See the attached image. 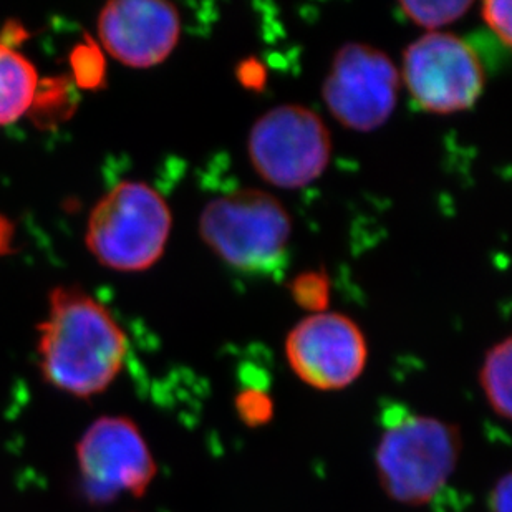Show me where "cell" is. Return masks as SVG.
<instances>
[{
    "mask_svg": "<svg viewBox=\"0 0 512 512\" xmlns=\"http://www.w3.org/2000/svg\"><path fill=\"white\" fill-rule=\"evenodd\" d=\"M49 300L37 343L45 382L72 397L100 395L125 365V332L110 310L83 290L58 287Z\"/></svg>",
    "mask_w": 512,
    "mask_h": 512,
    "instance_id": "1",
    "label": "cell"
},
{
    "mask_svg": "<svg viewBox=\"0 0 512 512\" xmlns=\"http://www.w3.org/2000/svg\"><path fill=\"white\" fill-rule=\"evenodd\" d=\"M199 236L226 264L244 274H271L287 254L292 219L261 189H239L204 206Z\"/></svg>",
    "mask_w": 512,
    "mask_h": 512,
    "instance_id": "2",
    "label": "cell"
},
{
    "mask_svg": "<svg viewBox=\"0 0 512 512\" xmlns=\"http://www.w3.org/2000/svg\"><path fill=\"white\" fill-rule=\"evenodd\" d=\"M459 455L456 426L431 416L393 413L378 443V478L393 501L423 506L445 488Z\"/></svg>",
    "mask_w": 512,
    "mask_h": 512,
    "instance_id": "3",
    "label": "cell"
},
{
    "mask_svg": "<svg viewBox=\"0 0 512 512\" xmlns=\"http://www.w3.org/2000/svg\"><path fill=\"white\" fill-rule=\"evenodd\" d=\"M171 228L170 206L156 189L141 181H123L93 208L87 246L113 271H146L165 254Z\"/></svg>",
    "mask_w": 512,
    "mask_h": 512,
    "instance_id": "4",
    "label": "cell"
},
{
    "mask_svg": "<svg viewBox=\"0 0 512 512\" xmlns=\"http://www.w3.org/2000/svg\"><path fill=\"white\" fill-rule=\"evenodd\" d=\"M247 153L256 173L281 189L309 186L324 174L332 136L324 120L302 105H281L252 125Z\"/></svg>",
    "mask_w": 512,
    "mask_h": 512,
    "instance_id": "5",
    "label": "cell"
},
{
    "mask_svg": "<svg viewBox=\"0 0 512 512\" xmlns=\"http://www.w3.org/2000/svg\"><path fill=\"white\" fill-rule=\"evenodd\" d=\"M400 77L416 105L435 115L473 108L486 82L473 47L448 32H430L408 45Z\"/></svg>",
    "mask_w": 512,
    "mask_h": 512,
    "instance_id": "6",
    "label": "cell"
},
{
    "mask_svg": "<svg viewBox=\"0 0 512 512\" xmlns=\"http://www.w3.org/2000/svg\"><path fill=\"white\" fill-rule=\"evenodd\" d=\"M400 70L382 50L350 42L335 54L322 97L348 130L370 133L385 125L400 97Z\"/></svg>",
    "mask_w": 512,
    "mask_h": 512,
    "instance_id": "7",
    "label": "cell"
},
{
    "mask_svg": "<svg viewBox=\"0 0 512 512\" xmlns=\"http://www.w3.org/2000/svg\"><path fill=\"white\" fill-rule=\"evenodd\" d=\"M78 473L92 503L123 494L140 498L155 479L156 463L138 426L125 416L93 421L77 445Z\"/></svg>",
    "mask_w": 512,
    "mask_h": 512,
    "instance_id": "8",
    "label": "cell"
},
{
    "mask_svg": "<svg viewBox=\"0 0 512 512\" xmlns=\"http://www.w3.org/2000/svg\"><path fill=\"white\" fill-rule=\"evenodd\" d=\"M292 372L324 392L352 385L367 365L368 347L362 329L339 312L312 314L300 320L285 340Z\"/></svg>",
    "mask_w": 512,
    "mask_h": 512,
    "instance_id": "9",
    "label": "cell"
},
{
    "mask_svg": "<svg viewBox=\"0 0 512 512\" xmlns=\"http://www.w3.org/2000/svg\"><path fill=\"white\" fill-rule=\"evenodd\" d=\"M98 37L126 67H156L178 47L181 15L163 0H115L100 12Z\"/></svg>",
    "mask_w": 512,
    "mask_h": 512,
    "instance_id": "10",
    "label": "cell"
},
{
    "mask_svg": "<svg viewBox=\"0 0 512 512\" xmlns=\"http://www.w3.org/2000/svg\"><path fill=\"white\" fill-rule=\"evenodd\" d=\"M39 85V75L29 58L0 44V126L10 125L29 112Z\"/></svg>",
    "mask_w": 512,
    "mask_h": 512,
    "instance_id": "11",
    "label": "cell"
},
{
    "mask_svg": "<svg viewBox=\"0 0 512 512\" xmlns=\"http://www.w3.org/2000/svg\"><path fill=\"white\" fill-rule=\"evenodd\" d=\"M511 337L489 348L479 373L481 387L496 415L511 420Z\"/></svg>",
    "mask_w": 512,
    "mask_h": 512,
    "instance_id": "12",
    "label": "cell"
},
{
    "mask_svg": "<svg viewBox=\"0 0 512 512\" xmlns=\"http://www.w3.org/2000/svg\"><path fill=\"white\" fill-rule=\"evenodd\" d=\"M473 7L468 0H438V2H401L400 9L413 24L435 30L455 24Z\"/></svg>",
    "mask_w": 512,
    "mask_h": 512,
    "instance_id": "13",
    "label": "cell"
},
{
    "mask_svg": "<svg viewBox=\"0 0 512 512\" xmlns=\"http://www.w3.org/2000/svg\"><path fill=\"white\" fill-rule=\"evenodd\" d=\"M290 297L300 309L312 314L327 312L330 302V281L322 271L302 272L289 284Z\"/></svg>",
    "mask_w": 512,
    "mask_h": 512,
    "instance_id": "14",
    "label": "cell"
},
{
    "mask_svg": "<svg viewBox=\"0 0 512 512\" xmlns=\"http://www.w3.org/2000/svg\"><path fill=\"white\" fill-rule=\"evenodd\" d=\"M511 7L509 0H486L481 4L484 24L493 30L501 44L508 49L512 42Z\"/></svg>",
    "mask_w": 512,
    "mask_h": 512,
    "instance_id": "15",
    "label": "cell"
},
{
    "mask_svg": "<svg viewBox=\"0 0 512 512\" xmlns=\"http://www.w3.org/2000/svg\"><path fill=\"white\" fill-rule=\"evenodd\" d=\"M236 78L249 92L261 93L266 88L269 73L259 58L247 57L237 63Z\"/></svg>",
    "mask_w": 512,
    "mask_h": 512,
    "instance_id": "16",
    "label": "cell"
},
{
    "mask_svg": "<svg viewBox=\"0 0 512 512\" xmlns=\"http://www.w3.org/2000/svg\"><path fill=\"white\" fill-rule=\"evenodd\" d=\"M511 481V474H506L494 486L491 498H489L491 512H511Z\"/></svg>",
    "mask_w": 512,
    "mask_h": 512,
    "instance_id": "17",
    "label": "cell"
}]
</instances>
